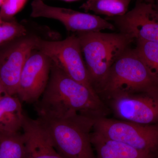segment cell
I'll use <instances>...</instances> for the list:
<instances>
[{
  "label": "cell",
  "mask_w": 158,
  "mask_h": 158,
  "mask_svg": "<svg viewBox=\"0 0 158 158\" xmlns=\"http://www.w3.org/2000/svg\"><path fill=\"white\" fill-rule=\"evenodd\" d=\"M106 19L113 21L119 32L136 40L158 44V10L153 3L137 1L135 7L124 15Z\"/></svg>",
  "instance_id": "30bf717a"
},
{
  "label": "cell",
  "mask_w": 158,
  "mask_h": 158,
  "mask_svg": "<svg viewBox=\"0 0 158 158\" xmlns=\"http://www.w3.org/2000/svg\"><path fill=\"white\" fill-rule=\"evenodd\" d=\"M4 1H5V0H0V7H1V6L2 5Z\"/></svg>",
  "instance_id": "cb8c5ba5"
},
{
  "label": "cell",
  "mask_w": 158,
  "mask_h": 158,
  "mask_svg": "<svg viewBox=\"0 0 158 158\" xmlns=\"http://www.w3.org/2000/svg\"><path fill=\"white\" fill-rule=\"evenodd\" d=\"M155 158H158V154L157 155V156H156L155 157Z\"/></svg>",
  "instance_id": "d4e9b609"
},
{
  "label": "cell",
  "mask_w": 158,
  "mask_h": 158,
  "mask_svg": "<svg viewBox=\"0 0 158 158\" xmlns=\"http://www.w3.org/2000/svg\"><path fill=\"white\" fill-rule=\"evenodd\" d=\"M37 102L38 116L61 117L79 113L96 119L106 117L110 109L87 86L71 78L52 62L48 84Z\"/></svg>",
  "instance_id": "6da1fadb"
},
{
  "label": "cell",
  "mask_w": 158,
  "mask_h": 158,
  "mask_svg": "<svg viewBox=\"0 0 158 158\" xmlns=\"http://www.w3.org/2000/svg\"><path fill=\"white\" fill-rule=\"evenodd\" d=\"M75 34L80 41L90 84L99 95L111 67L135 40L120 32Z\"/></svg>",
  "instance_id": "7a4b0ae2"
},
{
  "label": "cell",
  "mask_w": 158,
  "mask_h": 158,
  "mask_svg": "<svg viewBox=\"0 0 158 158\" xmlns=\"http://www.w3.org/2000/svg\"><path fill=\"white\" fill-rule=\"evenodd\" d=\"M153 4H154L156 9L158 10V0H156L155 2L154 3H153Z\"/></svg>",
  "instance_id": "7402d4cb"
},
{
  "label": "cell",
  "mask_w": 158,
  "mask_h": 158,
  "mask_svg": "<svg viewBox=\"0 0 158 158\" xmlns=\"http://www.w3.org/2000/svg\"><path fill=\"white\" fill-rule=\"evenodd\" d=\"M27 34V30L24 25L15 20H2L0 23V48Z\"/></svg>",
  "instance_id": "ac0fdd59"
},
{
  "label": "cell",
  "mask_w": 158,
  "mask_h": 158,
  "mask_svg": "<svg viewBox=\"0 0 158 158\" xmlns=\"http://www.w3.org/2000/svg\"><path fill=\"white\" fill-rule=\"evenodd\" d=\"M0 158H26L23 133L0 131Z\"/></svg>",
  "instance_id": "2e32d148"
},
{
  "label": "cell",
  "mask_w": 158,
  "mask_h": 158,
  "mask_svg": "<svg viewBox=\"0 0 158 158\" xmlns=\"http://www.w3.org/2000/svg\"><path fill=\"white\" fill-rule=\"evenodd\" d=\"M91 142L96 158H153L147 153L105 138L94 131L91 134Z\"/></svg>",
  "instance_id": "4fadbf2b"
},
{
  "label": "cell",
  "mask_w": 158,
  "mask_h": 158,
  "mask_svg": "<svg viewBox=\"0 0 158 158\" xmlns=\"http://www.w3.org/2000/svg\"><path fill=\"white\" fill-rule=\"evenodd\" d=\"M37 49L45 54L52 62L68 76L94 91L85 64L80 41L74 34L62 40H49L39 37Z\"/></svg>",
  "instance_id": "8992f818"
},
{
  "label": "cell",
  "mask_w": 158,
  "mask_h": 158,
  "mask_svg": "<svg viewBox=\"0 0 158 158\" xmlns=\"http://www.w3.org/2000/svg\"><path fill=\"white\" fill-rule=\"evenodd\" d=\"M22 130L26 158H63L55 149L38 119H32L24 114Z\"/></svg>",
  "instance_id": "7c38bea8"
},
{
  "label": "cell",
  "mask_w": 158,
  "mask_h": 158,
  "mask_svg": "<svg viewBox=\"0 0 158 158\" xmlns=\"http://www.w3.org/2000/svg\"><path fill=\"white\" fill-rule=\"evenodd\" d=\"M7 94L5 90V88L3 87L2 82L0 81V99L2 98L4 95Z\"/></svg>",
  "instance_id": "ffe728a7"
},
{
  "label": "cell",
  "mask_w": 158,
  "mask_h": 158,
  "mask_svg": "<svg viewBox=\"0 0 158 158\" xmlns=\"http://www.w3.org/2000/svg\"><path fill=\"white\" fill-rule=\"evenodd\" d=\"M31 6V17L57 20L67 31L74 34L116 29L112 23L96 15L48 6L42 0H33Z\"/></svg>",
  "instance_id": "ba28073f"
},
{
  "label": "cell",
  "mask_w": 158,
  "mask_h": 158,
  "mask_svg": "<svg viewBox=\"0 0 158 158\" xmlns=\"http://www.w3.org/2000/svg\"><path fill=\"white\" fill-rule=\"evenodd\" d=\"M52 65V60L45 54L37 49L32 51L20 77L16 95L21 101H38L48 84Z\"/></svg>",
  "instance_id": "8fae6325"
},
{
  "label": "cell",
  "mask_w": 158,
  "mask_h": 158,
  "mask_svg": "<svg viewBox=\"0 0 158 158\" xmlns=\"http://www.w3.org/2000/svg\"><path fill=\"white\" fill-rule=\"evenodd\" d=\"M37 119L63 158H96L91 142L94 118L74 113L61 117L38 116Z\"/></svg>",
  "instance_id": "3957f363"
},
{
  "label": "cell",
  "mask_w": 158,
  "mask_h": 158,
  "mask_svg": "<svg viewBox=\"0 0 158 158\" xmlns=\"http://www.w3.org/2000/svg\"><path fill=\"white\" fill-rule=\"evenodd\" d=\"M158 91V77L129 47L110 69L99 96L105 102L122 94Z\"/></svg>",
  "instance_id": "277c9868"
},
{
  "label": "cell",
  "mask_w": 158,
  "mask_h": 158,
  "mask_svg": "<svg viewBox=\"0 0 158 158\" xmlns=\"http://www.w3.org/2000/svg\"><path fill=\"white\" fill-rule=\"evenodd\" d=\"M136 2H149L152 3H154L156 0H136Z\"/></svg>",
  "instance_id": "44dd1931"
},
{
  "label": "cell",
  "mask_w": 158,
  "mask_h": 158,
  "mask_svg": "<svg viewBox=\"0 0 158 158\" xmlns=\"http://www.w3.org/2000/svg\"><path fill=\"white\" fill-rule=\"evenodd\" d=\"M43 1V0H42ZM61 1H64L65 2H74V1H79V0H61Z\"/></svg>",
  "instance_id": "603a6c76"
},
{
  "label": "cell",
  "mask_w": 158,
  "mask_h": 158,
  "mask_svg": "<svg viewBox=\"0 0 158 158\" xmlns=\"http://www.w3.org/2000/svg\"><path fill=\"white\" fill-rule=\"evenodd\" d=\"M93 131L105 138L147 153L153 158L154 155L158 154V124H138L102 117L95 119Z\"/></svg>",
  "instance_id": "5b68a950"
},
{
  "label": "cell",
  "mask_w": 158,
  "mask_h": 158,
  "mask_svg": "<svg viewBox=\"0 0 158 158\" xmlns=\"http://www.w3.org/2000/svg\"><path fill=\"white\" fill-rule=\"evenodd\" d=\"M108 102L114 115L120 120L158 124V91L122 94Z\"/></svg>",
  "instance_id": "9c48e42d"
},
{
  "label": "cell",
  "mask_w": 158,
  "mask_h": 158,
  "mask_svg": "<svg viewBox=\"0 0 158 158\" xmlns=\"http://www.w3.org/2000/svg\"><path fill=\"white\" fill-rule=\"evenodd\" d=\"M24 116L18 97L6 94L0 99V131L19 132L22 129Z\"/></svg>",
  "instance_id": "5bb4252c"
},
{
  "label": "cell",
  "mask_w": 158,
  "mask_h": 158,
  "mask_svg": "<svg viewBox=\"0 0 158 158\" xmlns=\"http://www.w3.org/2000/svg\"><path fill=\"white\" fill-rule=\"evenodd\" d=\"M131 0H87L80 6L85 12L112 18L124 15L128 11Z\"/></svg>",
  "instance_id": "9a60e30c"
},
{
  "label": "cell",
  "mask_w": 158,
  "mask_h": 158,
  "mask_svg": "<svg viewBox=\"0 0 158 158\" xmlns=\"http://www.w3.org/2000/svg\"><path fill=\"white\" fill-rule=\"evenodd\" d=\"M135 49L153 72L158 77V44L142 40H136Z\"/></svg>",
  "instance_id": "e0dca14e"
},
{
  "label": "cell",
  "mask_w": 158,
  "mask_h": 158,
  "mask_svg": "<svg viewBox=\"0 0 158 158\" xmlns=\"http://www.w3.org/2000/svg\"><path fill=\"white\" fill-rule=\"evenodd\" d=\"M28 0H5L1 6L0 16L3 20H10L20 11Z\"/></svg>",
  "instance_id": "d6986e66"
},
{
  "label": "cell",
  "mask_w": 158,
  "mask_h": 158,
  "mask_svg": "<svg viewBox=\"0 0 158 158\" xmlns=\"http://www.w3.org/2000/svg\"><path fill=\"white\" fill-rule=\"evenodd\" d=\"M39 37L27 34L0 48V81L7 94L16 95L20 77Z\"/></svg>",
  "instance_id": "52a82bcc"
}]
</instances>
